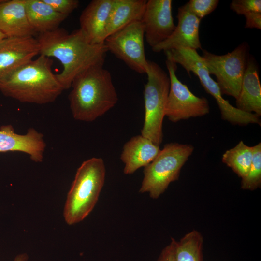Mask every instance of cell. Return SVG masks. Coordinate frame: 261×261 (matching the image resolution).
Here are the masks:
<instances>
[{
    "label": "cell",
    "instance_id": "6da1fadb",
    "mask_svg": "<svg viewBox=\"0 0 261 261\" xmlns=\"http://www.w3.org/2000/svg\"><path fill=\"white\" fill-rule=\"evenodd\" d=\"M39 55L58 59L63 66L56 74L64 90L71 87L73 79L86 69L103 65L108 52L104 43H90L79 29L69 33L58 28L39 34Z\"/></svg>",
    "mask_w": 261,
    "mask_h": 261
},
{
    "label": "cell",
    "instance_id": "7a4b0ae2",
    "mask_svg": "<svg viewBox=\"0 0 261 261\" xmlns=\"http://www.w3.org/2000/svg\"><path fill=\"white\" fill-rule=\"evenodd\" d=\"M71 87L70 107L76 120L93 121L118 101L111 74L103 65L93 66L82 72L73 79Z\"/></svg>",
    "mask_w": 261,
    "mask_h": 261
},
{
    "label": "cell",
    "instance_id": "3957f363",
    "mask_svg": "<svg viewBox=\"0 0 261 261\" xmlns=\"http://www.w3.org/2000/svg\"><path fill=\"white\" fill-rule=\"evenodd\" d=\"M52 63L50 58L40 55L0 81V91L21 102H54L64 89L52 71Z\"/></svg>",
    "mask_w": 261,
    "mask_h": 261
},
{
    "label": "cell",
    "instance_id": "277c9868",
    "mask_svg": "<svg viewBox=\"0 0 261 261\" xmlns=\"http://www.w3.org/2000/svg\"><path fill=\"white\" fill-rule=\"evenodd\" d=\"M105 174L101 158H90L78 167L64 207L63 217L68 225L82 221L92 212L104 186Z\"/></svg>",
    "mask_w": 261,
    "mask_h": 261
},
{
    "label": "cell",
    "instance_id": "5b68a950",
    "mask_svg": "<svg viewBox=\"0 0 261 261\" xmlns=\"http://www.w3.org/2000/svg\"><path fill=\"white\" fill-rule=\"evenodd\" d=\"M164 52L167 59L181 65L189 75L190 72H192L198 77L206 92L215 99L223 119L234 125H260L259 116L253 113L239 110L223 97L217 82L211 78L203 58L197 53V50L177 48Z\"/></svg>",
    "mask_w": 261,
    "mask_h": 261
},
{
    "label": "cell",
    "instance_id": "8992f818",
    "mask_svg": "<svg viewBox=\"0 0 261 261\" xmlns=\"http://www.w3.org/2000/svg\"><path fill=\"white\" fill-rule=\"evenodd\" d=\"M193 145L171 143L164 145L159 154L144 167V178L139 192L148 193L156 199L170 184L178 179L182 167L192 154Z\"/></svg>",
    "mask_w": 261,
    "mask_h": 261
},
{
    "label": "cell",
    "instance_id": "52a82bcc",
    "mask_svg": "<svg viewBox=\"0 0 261 261\" xmlns=\"http://www.w3.org/2000/svg\"><path fill=\"white\" fill-rule=\"evenodd\" d=\"M147 82L144 91L145 119L141 135L160 146L163 140L162 123L169 91V74L157 63L148 61Z\"/></svg>",
    "mask_w": 261,
    "mask_h": 261
},
{
    "label": "cell",
    "instance_id": "ba28073f",
    "mask_svg": "<svg viewBox=\"0 0 261 261\" xmlns=\"http://www.w3.org/2000/svg\"><path fill=\"white\" fill-rule=\"evenodd\" d=\"M249 56L248 45L243 42L232 51L223 55L203 50L202 57L210 74L216 76L221 94L236 99Z\"/></svg>",
    "mask_w": 261,
    "mask_h": 261
},
{
    "label": "cell",
    "instance_id": "9c48e42d",
    "mask_svg": "<svg viewBox=\"0 0 261 261\" xmlns=\"http://www.w3.org/2000/svg\"><path fill=\"white\" fill-rule=\"evenodd\" d=\"M145 31L141 21L133 22L108 36L104 43L108 51L139 73H146L148 61L144 47Z\"/></svg>",
    "mask_w": 261,
    "mask_h": 261
},
{
    "label": "cell",
    "instance_id": "30bf717a",
    "mask_svg": "<svg viewBox=\"0 0 261 261\" xmlns=\"http://www.w3.org/2000/svg\"><path fill=\"white\" fill-rule=\"evenodd\" d=\"M170 85L165 106V116L173 122L191 117H201L208 114L209 103L206 98L199 97L182 83L176 75L177 64L166 60Z\"/></svg>",
    "mask_w": 261,
    "mask_h": 261
},
{
    "label": "cell",
    "instance_id": "8fae6325",
    "mask_svg": "<svg viewBox=\"0 0 261 261\" xmlns=\"http://www.w3.org/2000/svg\"><path fill=\"white\" fill-rule=\"evenodd\" d=\"M171 0H148L142 19L145 37L153 48L167 39L174 30Z\"/></svg>",
    "mask_w": 261,
    "mask_h": 261
},
{
    "label": "cell",
    "instance_id": "7c38bea8",
    "mask_svg": "<svg viewBox=\"0 0 261 261\" xmlns=\"http://www.w3.org/2000/svg\"><path fill=\"white\" fill-rule=\"evenodd\" d=\"M39 55L34 36L6 37L0 43V81Z\"/></svg>",
    "mask_w": 261,
    "mask_h": 261
},
{
    "label": "cell",
    "instance_id": "4fadbf2b",
    "mask_svg": "<svg viewBox=\"0 0 261 261\" xmlns=\"http://www.w3.org/2000/svg\"><path fill=\"white\" fill-rule=\"evenodd\" d=\"M177 18L178 23L172 35L152 48L153 52L160 53L177 48L202 49L199 38L201 19L190 11L187 3L178 8Z\"/></svg>",
    "mask_w": 261,
    "mask_h": 261
},
{
    "label": "cell",
    "instance_id": "5bb4252c",
    "mask_svg": "<svg viewBox=\"0 0 261 261\" xmlns=\"http://www.w3.org/2000/svg\"><path fill=\"white\" fill-rule=\"evenodd\" d=\"M46 144L43 134L33 128L26 134L15 132L11 125L0 127V153L20 152L27 154L35 162H42Z\"/></svg>",
    "mask_w": 261,
    "mask_h": 261
},
{
    "label": "cell",
    "instance_id": "9a60e30c",
    "mask_svg": "<svg viewBox=\"0 0 261 261\" xmlns=\"http://www.w3.org/2000/svg\"><path fill=\"white\" fill-rule=\"evenodd\" d=\"M114 0H93L81 13L79 29L90 43H104Z\"/></svg>",
    "mask_w": 261,
    "mask_h": 261
},
{
    "label": "cell",
    "instance_id": "2e32d148",
    "mask_svg": "<svg viewBox=\"0 0 261 261\" xmlns=\"http://www.w3.org/2000/svg\"><path fill=\"white\" fill-rule=\"evenodd\" d=\"M0 31L6 37L34 36L28 21L25 0H3L0 2Z\"/></svg>",
    "mask_w": 261,
    "mask_h": 261
},
{
    "label": "cell",
    "instance_id": "e0dca14e",
    "mask_svg": "<svg viewBox=\"0 0 261 261\" xmlns=\"http://www.w3.org/2000/svg\"><path fill=\"white\" fill-rule=\"evenodd\" d=\"M160 151V146L141 135L132 137L123 147L120 159L125 166L123 172L130 174L148 165Z\"/></svg>",
    "mask_w": 261,
    "mask_h": 261
},
{
    "label": "cell",
    "instance_id": "ac0fdd59",
    "mask_svg": "<svg viewBox=\"0 0 261 261\" xmlns=\"http://www.w3.org/2000/svg\"><path fill=\"white\" fill-rule=\"evenodd\" d=\"M236 108L248 113L261 116V86L258 67L254 58L249 56L241 89L236 99Z\"/></svg>",
    "mask_w": 261,
    "mask_h": 261
},
{
    "label": "cell",
    "instance_id": "d6986e66",
    "mask_svg": "<svg viewBox=\"0 0 261 261\" xmlns=\"http://www.w3.org/2000/svg\"><path fill=\"white\" fill-rule=\"evenodd\" d=\"M28 21L36 33L39 34L53 31L68 15L56 12L43 0H25Z\"/></svg>",
    "mask_w": 261,
    "mask_h": 261
},
{
    "label": "cell",
    "instance_id": "ffe728a7",
    "mask_svg": "<svg viewBox=\"0 0 261 261\" xmlns=\"http://www.w3.org/2000/svg\"><path fill=\"white\" fill-rule=\"evenodd\" d=\"M145 0H114L107 26L105 39L127 25L141 21L145 11Z\"/></svg>",
    "mask_w": 261,
    "mask_h": 261
},
{
    "label": "cell",
    "instance_id": "44dd1931",
    "mask_svg": "<svg viewBox=\"0 0 261 261\" xmlns=\"http://www.w3.org/2000/svg\"><path fill=\"white\" fill-rule=\"evenodd\" d=\"M173 246V261H203V238L197 230L186 233L179 241L172 238Z\"/></svg>",
    "mask_w": 261,
    "mask_h": 261
},
{
    "label": "cell",
    "instance_id": "7402d4cb",
    "mask_svg": "<svg viewBox=\"0 0 261 261\" xmlns=\"http://www.w3.org/2000/svg\"><path fill=\"white\" fill-rule=\"evenodd\" d=\"M253 154V146H249L241 141L234 147L224 153L222 161L242 178L247 174L249 170Z\"/></svg>",
    "mask_w": 261,
    "mask_h": 261
},
{
    "label": "cell",
    "instance_id": "603a6c76",
    "mask_svg": "<svg viewBox=\"0 0 261 261\" xmlns=\"http://www.w3.org/2000/svg\"><path fill=\"white\" fill-rule=\"evenodd\" d=\"M252 163L247 174L242 178L241 188L254 190L261 185V143L253 146Z\"/></svg>",
    "mask_w": 261,
    "mask_h": 261
},
{
    "label": "cell",
    "instance_id": "cb8c5ba5",
    "mask_svg": "<svg viewBox=\"0 0 261 261\" xmlns=\"http://www.w3.org/2000/svg\"><path fill=\"white\" fill-rule=\"evenodd\" d=\"M219 1L218 0H190L187 4L190 11L202 19L215 10Z\"/></svg>",
    "mask_w": 261,
    "mask_h": 261
},
{
    "label": "cell",
    "instance_id": "d4e9b609",
    "mask_svg": "<svg viewBox=\"0 0 261 261\" xmlns=\"http://www.w3.org/2000/svg\"><path fill=\"white\" fill-rule=\"evenodd\" d=\"M230 8L239 15H245L251 12L261 13V0H233Z\"/></svg>",
    "mask_w": 261,
    "mask_h": 261
},
{
    "label": "cell",
    "instance_id": "484cf974",
    "mask_svg": "<svg viewBox=\"0 0 261 261\" xmlns=\"http://www.w3.org/2000/svg\"><path fill=\"white\" fill-rule=\"evenodd\" d=\"M56 12L69 15L79 4L77 0H43Z\"/></svg>",
    "mask_w": 261,
    "mask_h": 261
},
{
    "label": "cell",
    "instance_id": "4316f807",
    "mask_svg": "<svg viewBox=\"0 0 261 261\" xmlns=\"http://www.w3.org/2000/svg\"><path fill=\"white\" fill-rule=\"evenodd\" d=\"M244 16L246 17L245 28L261 29V13L251 12Z\"/></svg>",
    "mask_w": 261,
    "mask_h": 261
},
{
    "label": "cell",
    "instance_id": "83f0119b",
    "mask_svg": "<svg viewBox=\"0 0 261 261\" xmlns=\"http://www.w3.org/2000/svg\"><path fill=\"white\" fill-rule=\"evenodd\" d=\"M173 246L172 240L161 251L157 261H173Z\"/></svg>",
    "mask_w": 261,
    "mask_h": 261
},
{
    "label": "cell",
    "instance_id": "f1b7e54d",
    "mask_svg": "<svg viewBox=\"0 0 261 261\" xmlns=\"http://www.w3.org/2000/svg\"><path fill=\"white\" fill-rule=\"evenodd\" d=\"M28 256L26 253L19 254L16 256L14 261H27Z\"/></svg>",
    "mask_w": 261,
    "mask_h": 261
},
{
    "label": "cell",
    "instance_id": "f546056e",
    "mask_svg": "<svg viewBox=\"0 0 261 261\" xmlns=\"http://www.w3.org/2000/svg\"><path fill=\"white\" fill-rule=\"evenodd\" d=\"M6 37L0 31V43Z\"/></svg>",
    "mask_w": 261,
    "mask_h": 261
},
{
    "label": "cell",
    "instance_id": "4dcf8cb0",
    "mask_svg": "<svg viewBox=\"0 0 261 261\" xmlns=\"http://www.w3.org/2000/svg\"><path fill=\"white\" fill-rule=\"evenodd\" d=\"M3 0H0V2H1Z\"/></svg>",
    "mask_w": 261,
    "mask_h": 261
}]
</instances>
